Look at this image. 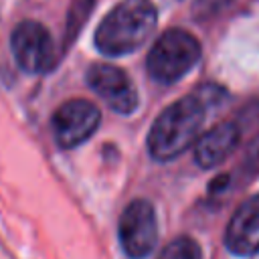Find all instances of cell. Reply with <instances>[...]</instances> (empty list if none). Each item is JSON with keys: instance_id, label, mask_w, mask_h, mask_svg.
Returning <instances> with one entry per match:
<instances>
[{"instance_id": "3", "label": "cell", "mask_w": 259, "mask_h": 259, "mask_svg": "<svg viewBox=\"0 0 259 259\" xmlns=\"http://www.w3.org/2000/svg\"><path fill=\"white\" fill-rule=\"evenodd\" d=\"M202 49L194 34L184 28H168L158 36L146 57L150 77L162 85L180 81L198 61Z\"/></svg>"}, {"instance_id": "9", "label": "cell", "mask_w": 259, "mask_h": 259, "mask_svg": "<svg viewBox=\"0 0 259 259\" xmlns=\"http://www.w3.org/2000/svg\"><path fill=\"white\" fill-rule=\"evenodd\" d=\"M241 138V130L233 121H221L194 140V160L200 168H212L233 154Z\"/></svg>"}, {"instance_id": "10", "label": "cell", "mask_w": 259, "mask_h": 259, "mask_svg": "<svg viewBox=\"0 0 259 259\" xmlns=\"http://www.w3.org/2000/svg\"><path fill=\"white\" fill-rule=\"evenodd\" d=\"M97 0H71V8L67 14V26H65V36H63V49H67L71 42H75L77 34L85 26L87 18L91 16Z\"/></svg>"}, {"instance_id": "4", "label": "cell", "mask_w": 259, "mask_h": 259, "mask_svg": "<svg viewBox=\"0 0 259 259\" xmlns=\"http://www.w3.org/2000/svg\"><path fill=\"white\" fill-rule=\"evenodd\" d=\"M10 51L16 65L30 75L47 73L57 65V49L49 28L36 20H22L10 36Z\"/></svg>"}, {"instance_id": "12", "label": "cell", "mask_w": 259, "mask_h": 259, "mask_svg": "<svg viewBox=\"0 0 259 259\" xmlns=\"http://www.w3.org/2000/svg\"><path fill=\"white\" fill-rule=\"evenodd\" d=\"M231 0H194L192 4V14L200 20L208 18V16H214L217 12H221L225 6H229Z\"/></svg>"}, {"instance_id": "2", "label": "cell", "mask_w": 259, "mask_h": 259, "mask_svg": "<svg viewBox=\"0 0 259 259\" xmlns=\"http://www.w3.org/2000/svg\"><path fill=\"white\" fill-rule=\"evenodd\" d=\"M158 24V8L152 0H123L99 22L93 42L105 57H123L138 51Z\"/></svg>"}, {"instance_id": "11", "label": "cell", "mask_w": 259, "mask_h": 259, "mask_svg": "<svg viewBox=\"0 0 259 259\" xmlns=\"http://www.w3.org/2000/svg\"><path fill=\"white\" fill-rule=\"evenodd\" d=\"M158 259H202V251L192 237L180 235L162 249Z\"/></svg>"}, {"instance_id": "1", "label": "cell", "mask_w": 259, "mask_h": 259, "mask_svg": "<svg viewBox=\"0 0 259 259\" xmlns=\"http://www.w3.org/2000/svg\"><path fill=\"white\" fill-rule=\"evenodd\" d=\"M225 97V89L219 85H202L196 93H190L170 103L152 123L148 132V152L158 162H170L184 154L204 123L206 109L217 105Z\"/></svg>"}, {"instance_id": "6", "label": "cell", "mask_w": 259, "mask_h": 259, "mask_svg": "<svg viewBox=\"0 0 259 259\" xmlns=\"http://www.w3.org/2000/svg\"><path fill=\"white\" fill-rule=\"evenodd\" d=\"M101 123L99 107L89 99H69L57 107L51 119L55 142L65 148H77L87 142Z\"/></svg>"}, {"instance_id": "5", "label": "cell", "mask_w": 259, "mask_h": 259, "mask_svg": "<svg viewBox=\"0 0 259 259\" xmlns=\"http://www.w3.org/2000/svg\"><path fill=\"white\" fill-rule=\"evenodd\" d=\"M117 235L130 259H146L158 243V217L154 204L146 198L132 200L119 217Z\"/></svg>"}, {"instance_id": "7", "label": "cell", "mask_w": 259, "mask_h": 259, "mask_svg": "<svg viewBox=\"0 0 259 259\" xmlns=\"http://www.w3.org/2000/svg\"><path fill=\"white\" fill-rule=\"evenodd\" d=\"M87 85L119 115H130L138 109L140 97L132 79L123 69L109 63H93L87 69Z\"/></svg>"}, {"instance_id": "8", "label": "cell", "mask_w": 259, "mask_h": 259, "mask_svg": "<svg viewBox=\"0 0 259 259\" xmlns=\"http://www.w3.org/2000/svg\"><path fill=\"white\" fill-rule=\"evenodd\" d=\"M225 247L237 257H251L259 251V192L243 200L225 229Z\"/></svg>"}]
</instances>
